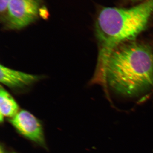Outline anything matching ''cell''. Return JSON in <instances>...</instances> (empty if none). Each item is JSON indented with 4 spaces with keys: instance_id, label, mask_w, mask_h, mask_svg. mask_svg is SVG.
<instances>
[{
    "instance_id": "1",
    "label": "cell",
    "mask_w": 153,
    "mask_h": 153,
    "mask_svg": "<svg viewBox=\"0 0 153 153\" xmlns=\"http://www.w3.org/2000/svg\"><path fill=\"white\" fill-rule=\"evenodd\" d=\"M153 13V0L130 8L108 7L100 11L95 25L98 58L91 83L106 85V67L111 53L144 31Z\"/></svg>"
},
{
    "instance_id": "2",
    "label": "cell",
    "mask_w": 153,
    "mask_h": 153,
    "mask_svg": "<svg viewBox=\"0 0 153 153\" xmlns=\"http://www.w3.org/2000/svg\"><path fill=\"white\" fill-rule=\"evenodd\" d=\"M106 83L107 88L125 96L139 95L152 89V48L134 41L117 47L108 60Z\"/></svg>"
},
{
    "instance_id": "3",
    "label": "cell",
    "mask_w": 153,
    "mask_h": 153,
    "mask_svg": "<svg viewBox=\"0 0 153 153\" xmlns=\"http://www.w3.org/2000/svg\"><path fill=\"white\" fill-rule=\"evenodd\" d=\"M41 0H10L4 26L10 30L25 27L41 16Z\"/></svg>"
},
{
    "instance_id": "4",
    "label": "cell",
    "mask_w": 153,
    "mask_h": 153,
    "mask_svg": "<svg viewBox=\"0 0 153 153\" xmlns=\"http://www.w3.org/2000/svg\"><path fill=\"white\" fill-rule=\"evenodd\" d=\"M10 121L22 135L34 142L44 146L42 126L39 120L29 111L24 110L20 111L10 118Z\"/></svg>"
},
{
    "instance_id": "5",
    "label": "cell",
    "mask_w": 153,
    "mask_h": 153,
    "mask_svg": "<svg viewBox=\"0 0 153 153\" xmlns=\"http://www.w3.org/2000/svg\"><path fill=\"white\" fill-rule=\"evenodd\" d=\"M41 76L0 66L1 83L13 89L23 88L32 85L41 79Z\"/></svg>"
},
{
    "instance_id": "6",
    "label": "cell",
    "mask_w": 153,
    "mask_h": 153,
    "mask_svg": "<svg viewBox=\"0 0 153 153\" xmlns=\"http://www.w3.org/2000/svg\"><path fill=\"white\" fill-rule=\"evenodd\" d=\"M19 106L13 97L1 86L0 89V120L2 122L5 117L12 118L19 112Z\"/></svg>"
},
{
    "instance_id": "7",
    "label": "cell",
    "mask_w": 153,
    "mask_h": 153,
    "mask_svg": "<svg viewBox=\"0 0 153 153\" xmlns=\"http://www.w3.org/2000/svg\"><path fill=\"white\" fill-rule=\"evenodd\" d=\"M10 0H0V14L1 22L3 24L5 22L7 13L8 6Z\"/></svg>"
},
{
    "instance_id": "8",
    "label": "cell",
    "mask_w": 153,
    "mask_h": 153,
    "mask_svg": "<svg viewBox=\"0 0 153 153\" xmlns=\"http://www.w3.org/2000/svg\"><path fill=\"white\" fill-rule=\"evenodd\" d=\"M1 153H5L4 152V151L1 148Z\"/></svg>"
},
{
    "instance_id": "9",
    "label": "cell",
    "mask_w": 153,
    "mask_h": 153,
    "mask_svg": "<svg viewBox=\"0 0 153 153\" xmlns=\"http://www.w3.org/2000/svg\"><path fill=\"white\" fill-rule=\"evenodd\" d=\"M135 1H140V0H135Z\"/></svg>"
}]
</instances>
